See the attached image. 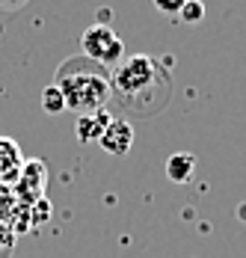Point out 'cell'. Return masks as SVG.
I'll return each instance as SVG.
<instances>
[{
	"label": "cell",
	"instance_id": "obj_1",
	"mask_svg": "<svg viewBox=\"0 0 246 258\" xmlns=\"http://www.w3.org/2000/svg\"><path fill=\"white\" fill-rule=\"evenodd\" d=\"M172 98L169 59H157L148 53L125 56L110 69V104L131 119L157 116Z\"/></svg>",
	"mask_w": 246,
	"mask_h": 258
},
{
	"label": "cell",
	"instance_id": "obj_2",
	"mask_svg": "<svg viewBox=\"0 0 246 258\" xmlns=\"http://www.w3.org/2000/svg\"><path fill=\"white\" fill-rule=\"evenodd\" d=\"M53 83L59 86L63 98H66V110H72L77 116L107 110V104H110V69L95 66L86 56L66 59L56 69Z\"/></svg>",
	"mask_w": 246,
	"mask_h": 258
},
{
	"label": "cell",
	"instance_id": "obj_3",
	"mask_svg": "<svg viewBox=\"0 0 246 258\" xmlns=\"http://www.w3.org/2000/svg\"><path fill=\"white\" fill-rule=\"evenodd\" d=\"M80 51L95 66L113 69L125 59V42L110 24H92L80 33Z\"/></svg>",
	"mask_w": 246,
	"mask_h": 258
},
{
	"label": "cell",
	"instance_id": "obj_4",
	"mask_svg": "<svg viewBox=\"0 0 246 258\" xmlns=\"http://www.w3.org/2000/svg\"><path fill=\"white\" fill-rule=\"evenodd\" d=\"M45 190H48V166H45V160H39V157L24 160L21 175L12 184V193L18 196V202L33 205V202L45 199Z\"/></svg>",
	"mask_w": 246,
	"mask_h": 258
},
{
	"label": "cell",
	"instance_id": "obj_5",
	"mask_svg": "<svg viewBox=\"0 0 246 258\" xmlns=\"http://www.w3.org/2000/svg\"><path fill=\"white\" fill-rule=\"evenodd\" d=\"M98 146L107 152V155H113V157L128 155V152H131V146H134V128H131V122L113 116V122L107 125L104 137L98 140Z\"/></svg>",
	"mask_w": 246,
	"mask_h": 258
},
{
	"label": "cell",
	"instance_id": "obj_6",
	"mask_svg": "<svg viewBox=\"0 0 246 258\" xmlns=\"http://www.w3.org/2000/svg\"><path fill=\"white\" fill-rule=\"evenodd\" d=\"M24 166V152L12 137H0V187H12Z\"/></svg>",
	"mask_w": 246,
	"mask_h": 258
},
{
	"label": "cell",
	"instance_id": "obj_7",
	"mask_svg": "<svg viewBox=\"0 0 246 258\" xmlns=\"http://www.w3.org/2000/svg\"><path fill=\"white\" fill-rule=\"evenodd\" d=\"M110 122H113V113H110V110L86 113V116H77L74 134H77V140H80V143H98Z\"/></svg>",
	"mask_w": 246,
	"mask_h": 258
},
{
	"label": "cell",
	"instance_id": "obj_8",
	"mask_svg": "<svg viewBox=\"0 0 246 258\" xmlns=\"http://www.w3.org/2000/svg\"><path fill=\"white\" fill-rule=\"evenodd\" d=\"M193 169H196V157L193 155H172L166 160V175H169V181H175V184L190 181Z\"/></svg>",
	"mask_w": 246,
	"mask_h": 258
},
{
	"label": "cell",
	"instance_id": "obj_9",
	"mask_svg": "<svg viewBox=\"0 0 246 258\" xmlns=\"http://www.w3.org/2000/svg\"><path fill=\"white\" fill-rule=\"evenodd\" d=\"M42 110L50 113V116L66 113V98H63V92H59V86H56V83L45 86V92H42Z\"/></svg>",
	"mask_w": 246,
	"mask_h": 258
},
{
	"label": "cell",
	"instance_id": "obj_10",
	"mask_svg": "<svg viewBox=\"0 0 246 258\" xmlns=\"http://www.w3.org/2000/svg\"><path fill=\"white\" fill-rule=\"evenodd\" d=\"M178 18H181L184 24H199V21L205 18V3H202V0H187L184 9L178 12Z\"/></svg>",
	"mask_w": 246,
	"mask_h": 258
},
{
	"label": "cell",
	"instance_id": "obj_11",
	"mask_svg": "<svg viewBox=\"0 0 246 258\" xmlns=\"http://www.w3.org/2000/svg\"><path fill=\"white\" fill-rule=\"evenodd\" d=\"M15 237L18 234L12 232L6 223H0V258H12V252H15Z\"/></svg>",
	"mask_w": 246,
	"mask_h": 258
},
{
	"label": "cell",
	"instance_id": "obj_12",
	"mask_svg": "<svg viewBox=\"0 0 246 258\" xmlns=\"http://www.w3.org/2000/svg\"><path fill=\"white\" fill-rule=\"evenodd\" d=\"M48 217H50V202L48 199H39V202L30 205V223H33V226L48 223Z\"/></svg>",
	"mask_w": 246,
	"mask_h": 258
},
{
	"label": "cell",
	"instance_id": "obj_13",
	"mask_svg": "<svg viewBox=\"0 0 246 258\" xmlns=\"http://www.w3.org/2000/svg\"><path fill=\"white\" fill-rule=\"evenodd\" d=\"M184 3H187V0H154L157 12H163V15H178V12L184 9Z\"/></svg>",
	"mask_w": 246,
	"mask_h": 258
},
{
	"label": "cell",
	"instance_id": "obj_14",
	"mask_svg": "<svg viewBox=\"0 0 246 258\" xmlns=\"http://www.w3.org/2000/svg\"><path fill=\"white\" fill-rule=\"evenodd\" d=\"M18 3H24V0H0V6H18Z\"/></svg>",
	"mask_w": 246,
	"mask_h": 258
}]
</instances>
